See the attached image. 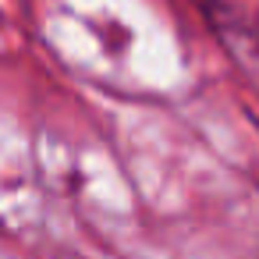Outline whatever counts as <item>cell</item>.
Returning a JSON list of instances; mask_svg holds the SVG:
<instances>
[]
</instances>
